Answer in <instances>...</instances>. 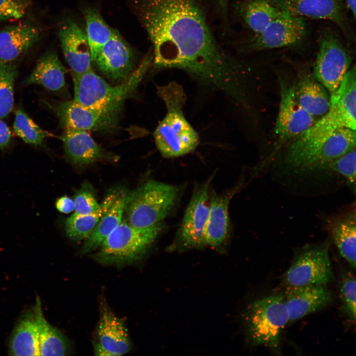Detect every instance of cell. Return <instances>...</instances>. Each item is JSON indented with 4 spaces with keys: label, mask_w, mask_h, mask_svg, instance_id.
Returning <instances> with one entry per match:
<instances>
[{
    "label": "cell",
    "mask_w": 356,
    "mask_h": 356,
    "mask_svg": "<svg viewBox=\"0 0 356 356\" xmlns=\"http://www.w3.org/2000/svg\"><path fill=\"white\" fill-rule=\"evenodd\" d=\"M153 47V63L185 71L217 89L235 75L238 61L218 43L204 0H128Z\"/></svg>",
    "instance_id": "6da1fadb"
},
{
    "label": "cell",
    "mask_w": 356,
    "mask_h": 356,
    "mask_svg": "<svg viewBox=\"0 0 356 356\" xmlns=\"http://www.w3.org/2000/svg\"><path fill=\"white\" fill-rule=\"evenodd\" d=\"M356 76L354 65L330 98L328 112L290 144L284 158L287 168L297 172L310 170L324 144L337 130L342 128L356 130Z\"/></svg>",
    "instance_id": "7a4b0ae2"
},
{
    "label": "cell",
    "mask_w": 356,
    "mask_h": 356,
    "mask_svg": "<svg viewBox=\"0 0 356 356\" xmlns=\"http://www.w3.org/2000/svg\"><path fill=\"white\" fill-rule=\"evenodd\" d=\"M157 93L167 108L165 117L154 133L158 150L166 158L180 157L192 152L198 146L199 138L183 114L186 98L182 87L172 82L157 87Z\"/></svg>",
    "instance_id": "3957f363"
},
{
    "label": "cell",
    "mask_w": 356,
    "mask_h": 356,
    "mask_svg": "<svg viewBox=\"0 0 356 356\" xmlns=\"http://www.w3.org/2000/svg\"><path fill=\"white\" fill-rule=\"evenodd\" d=\"M153 60V54L150 52L125 81L114 87L92 69L81 75H72L73 100L84 106L119 116L125 101L134 93Z\"/></svg>",
    "instance_id": "277c9868"
},
{
    "label": "cell",
    "mask_w": 356,
    "mask_h": 356,
    "mask_svg": "<svg viewBox=\"0 0 356 356\" xmlns=\"http://www.w3.org/2000/svg\"><path fill=\"white\" fill-rule=\"evenodd\" d=\"M163 229L161 222L137 228L125 220L104 240L92 257L103 265L118 266L132 264L140 259Z\"/></svg>",
    "instance_id": "5b68a950"
},
{
    "label": "cell",
    "mask_w": 356,
    "mask_h": 356,
    "mask_svg": "<svg viewBox=\"0 0 356 356\" xmlns=\"http://www.w3.org/2000/svg\"><path fill=\"white\" fill-rule=\"evenodd\" d=\"M178 195L179 190L174 185L155 180L147 181L128 194L125 220L137 228L160 222L173 210Z\"/></svg>",
    "instance_id": "8992f818"
},
{
    "label": "cell",
    "mask_w": 356,
    "mask_h": 356,
    "mask_svg": "<svg viewBox=\"0 0 356 356\" xmlns=\"http://www.w3.org/2000/svg\"><path fill=\"white\" fill-rule=\"evenodd\" d=\"M244 321L253 345L277 351L281 333L289 321L283 295L273 294L254 302L245 311Z\"/></svg>",
    "instance_id": "52a82bcc"
},
{
    "label": "cell",
    "mask_w": 356,
    "mask_h": 356,
    "mask_svg": "<svg viewBox=\"0 0 356 356\" xmlns=\"http://www.w3.org/2000/svg\"><path fill=\"white\" fill-rule=\"evenodd\" d=\"M351 61L349 52L335 33L327 30L321 33L312 75L327 89L330 98L337 93Z\"/></svg>",
    "instance_id": "ba28073f"
},
{
    "label": "cell",
    "mask_w": 356,
    "mask_h": 356,
    "mask_svg": "<svg viewBox=\"0 0 356 356\" xmlns=\"http://www.w3.org/2000/svg\"><path fill=\"white\" fill-rule=\"evenodd\" d=\"M334 278L328 245H309L295 254L284 281L287 286L326 285Z\"/></svg>",
    "instance_id": "9c48e42d"
},
{
    "label": "cell",
    "mask_w": 356,
    "mask_h": 356,
    "mask_svg": "<svg viewBox=\"0 0 356 356\" xmlns=\"http://www.w3.org/2000/svg\"><path fill=\"white\" fill-rule=\"evenodd\" d=\"M213 175L194 191L178 230L173 246L179 249L206 246L204 229L210 205V187Z\"/></svg>",
    "instance_id": "30bf717a"
},
{
    "label": "cell",
    "mask_w": 356,
    "mask_h": 356,
    "mask_svg": "<svg viewBox=\"0 0 356 356\" xmlns=\"http://www.w3.org/2000/svg\"><path fill=\"white\" fill-rule=\"evenodd\" d=\"M307 33L304 17L280 9L274 20L249 40L246 48L260 51L296 45L304 41Z\"/></svg>",
    "instance_id": "8fae6325"
},
{
    "label": "cell",
    "mask_w": 356,
    "mask_h": 356,
    "mask_svg": "<svg viewBox=\"0 0 356 356\" xmlns=\"http://www.w3.org/2000/svg\"><path fill=\"white\" fill-rule=\"evenodd\" d=\"M280 101L274 134L276 148L296 138L311 127L314 117L298 103L294 93V84L289 83L281 77L278 78Z\"/></svg>",
    "instance_id": "7c38bea8"
},
{
    "label": "cell",
    "mask_w": 356,
    "mask_h": 356,
    "mask_svg": "<svg viewBox=\"0 0 356 356\" xmlns=\"http://www.w3.org/2000/svg\"><path fill=\"white\" fill-rule=\"evenodd\" d=\"M64 129L105 131L117 126L119 116L81 105L75 101L46 102Z\"/></svg>",
    "instance_id": "4fadbf2b"
},
{
    "label": "cell",
    "mask_w": 356,
    "mask_h": 356,
    "mask_svg": "<svg viewBox=\"0 0 356 356\" xmlns=\"http://www.w3.org/2000/svg\"><path fill=\"white\" fill-rule=\"evenodd\" d=\"M92 62L108 80L122 83L133 72L134 54L129 45L116 31Z\"/></svg>",
    "instance_id": "5bb4252c"
},
{
    "label": "cell",
    "mask_w": 356,
    "mask_h": 356,
    "mask_svg": "<svg viewBox=\"0 0 356 356\" xmlns=\"http://www.w3.org/2000/svg\"><path fill=\"white\" fill-rule=\"evenodd\" d=\"M280 9L312 19H326L350 37L351 29L343 0H271Z\"/></svg>",
    "instance_id": "9a60e30c"
},
{
    "label": "cell",
    "mask_w": 356,
    "mask_h": 356,
    "mask_svg": "<svg viewBox=\"0 0 356 356\" xmlns=\"http://www.w3.org/2000/svg\"><path fill=\"white\" fill-rule=\"evenodd\" d=\"M98 342L94 345L96 356H121L128 353L131 344L123 321L106 307L101 310L97 329Z\"/></svg>",
    "instance_id": "2e32d148"
},
{
    "label": "cell",
    "mask_w": 356,
    "mask_h": 356,
    "mask_svg": "<svg viewBox=\"0 0 356 356\" xmlns=\"http://www.w3.org/2000/svg\"><path fill=\"white\" fill-rule=\"evenodd\" d=\"M283 296L291 321L325 307L333 300L331 291L322 285L287 286Z\"/></svg>",
    "instance_id": "e0dca14e"
},
{
    "label": "cell",
    "mask_w": 356,
    "mask_h": 356,
    "mask_svg": "<svg viewBox=\"0 0 356 356\" xmlns=\"http://www.w3.org/2000/svg\"><path fill=\"white\" fill-rule=\"evenodd\" d=\"M58 37L65 58L72 69V75L92 70L90 51L87 38L74 21L68 20L60 28Z\"/></svg>",
    "instance_id": "ac0fdd59"
},
{
    "label": "cell",
    "mask_w": 356,
    "mask_h": 356,
    "mask_svg": "<svg viewBox=\"0 0 356 356\" xmlns=\"http://www.w3.org/2000/svg\"><path fill=\"white\" fill-rule=\"evenodd\" d=\"M234 190L225 194L213 193L210 197L208 216L204 229L205 245L221 250L224 247L230 234L228 208Z\"/></svg>",
    "instance_id": "d6986e66"
},
{
    "label": "cell",
    "mask_w": 356,
    "mask_h": 356,
    "mask_svg": "<svg viewBox=\"0 0 356 356\" xmlns=\"http://www.w3.org/2000/svg\"><path fill=\"white\" fill-rule=\"evenodd\" d=\"M67 158L73 163L89 165L102 159L105 151L87 131L65 129L60 136Z\"/></svg>",
    "instance_id": "ffe728a7"
},
{
    "label": "cell",
    "mask_w": 356,
    "mask_h": 356,
    "mask_svg": "<svg viewBox=\"0 0 356 356\" xmlns=\"http://www.w3.org/2000/svg\"><path fill=\"white\" fill-rule=\"evenodd\" d=\"M40 32L29 24L8 26L0 32V62H13L39 40Z\"/></svg>",
    "instance_id": "44dd1931"
},
{
    "label": "cell",
    "mask_w": 356,
    "mask_h": 356,
    "mask_svg": "<svg viewBox=\"0 0 356 356\" xmlns=\"http://www.w3.org/2000/svg\"><path fill=\"white\" fill-rule=\"evenodd\" d=\"M65 73L66 69L56 52L49 50L40 56L34 69L23 83L39 85L50 91L57 92L65 88Z\"/></svg>",
    "instance_id": "7402d4cb"
},
{
    "label": "cell",
    "mask_w": 356,
    "mask_h": 356,
    "mask_svg": "<svg viewBox=\"0 0 356 356\" xmlns=\"http://www.w3.org/2000/svg\"><path fill=\"white\" fill-rule=\"evenodd\" d=\"M294 93L300 105L314 118L321 117L330 107L329 92L313 76L307 74L301 77L294 84Z\"/></svg>",
    "instance_id": "603a6c76"
},
{
    "label": "cell",
    "mask_w": 356,
    "mask_h": 356,
    "mask_svg": "<svg viewBox=\"0 0 356 356\" xmlns=\"http://www.w3.org/2000/svg\"><path fill=\"white\" fill-rule=\"evenodd\" d=\"M356 209L333 218L329 225V233L340 254L350 266L356 268Z\"/></svg>",
    "instance_id": "cb8c5ba5"
},
{
    "label": "cell",
    "mask_w": 356,
    "mask_h": 356,
    "mask_svg": "<svg viewBox=\"0 0 356 356\" xmlns=\"http://www.w3.org/2000/svg\"><path fill=\"white\" fill-rule=\"evenodd\" d=\"M128 194L119 192L114 201L105 211L91 234L85 239L81 253L92 252L100 247L104 240L122 221Z\"/></svg>",
    "instance_id": "d4e9b609"
},
{
    "label": "cell",
    "mask_w": 356,
    "mask_h": 356,
    "mask_svg": "<svg viewBox=\"0 0 356 356\" xmlns=\"http://www.w3.org/2000/svg\"><path fill=\"white\" fill-rule=\"evenodd\" d=\"M37 324L39 356H64L68 354L70 346L66 338L44 317L40 298L37 296L33 308Z\"/></svg>",
    "instance_id": "484cf974"
},
{
    "label": "cell",
    "mask_w": 356,
    "mask_h": 356,
    "mask_svg": "<svg viewBox=\"0 0 356 356\" xmlns=\"http://www.w3.org/2000/svg\"><path fill=\"white\" fill-rule=\"evenodd\" d=\"M9 352L12 356H39L38 332L33 310L24 315L13 329Z\"/></svg>",
    "instance_id": "4316f807"
},
{
    "label": "cell",
    "mask_w": 356,
    "mask_h": 356,
    "mask_svg": "<svg viewBox=\"0 0 356 356\" xmlns=\"http://www.w3.org/2000/svg\"><path fill=\"white\" fill-rule=\"evenodd\" d=\"M356 130L342 128L337 130L326 141L311 169L324 168L336 159L356 148Z\"/></svg>",
    "instance_id": "83f0119b"
},
{
    "label": "cell",
    "mask_w": 356,
    "mask_h": 356,
    "mask_svg": "<svg viewBox=\"0 0 356 356\" xmlns=\"http://www.w3.org/2000/svg\"><path fill=\"white\" fill-rule=\"evenodd\" d=\"M118 192L109 195L96 211L89 214L74 213L65 222V231L68 238L76 241L87 239L93 232L105 211L109 207Z\"/></svg>",
    "instance_id": "f1b7e54d"
},
{
    "label": "cell",
    "mask_w": 356,
    "mask_h": 356,
    "mask_svg": "<svg viewBox=\"0 0 356 356\" xmlns=\"http://www.w3.org/2000/svg\"><path fill=\"white\" fill-rule=\"evenodd\" d=\"M280 10L271 0H250L244 6L242 15L246 25L257 35L274 20Z\"/></svg>",
    "instance_id": "f546056e"
},
{
    "label": "cell",
    "mask_w": 356,
    "mask_h": 356,
    "mask_svg": "<svg viewBox=\"0 0 356 356\" xmlns=\"http://www.w3.org/2000/svg\"><path fill=\"white\" fill-rule=\"evenodd\" d=\"M85 20L86 35L92 62L101 48L114 36L116 31L111 28L94 9L86 10Z\"/></svg>",
    "instance_id": "4dcf8cb0"
},
{
    "label": "cell",
    "mask_w": 356,
    "mask_h": 356,
    "mask_svg": "<svg viewBox=\"0 0 356 356\" xmlns=\"http://www.w3.org/2000/svg\"><path fill=\"white\" fill-rule=\"evenodd\" d=\"M17 67L13 62H0V119L11 112L14 104V86Z\"/></svg>",
    "instance_id": "1f68e13d"
},
{
    "label": "cell",
    "mask_w": 356,
    "mask_h": 356,
    "mask_svg": "<svg viewBox=\"0 0 356 356\" xmlns=\"http://www.w3.org/2000/svg\"><path fill=\"white\" fill-rule=\"evenodd\" d=\"M13 129L23 141L35 146L42 145L46 138L53 135L41 128L20 108L15 112Z\"/></svg>",
    "instance_id": "d6a6232c"
},
{
    "label": "cell",
    "mask_w": 356,
    "mask_h": 356,
    "mask_svg": "<svg viewBox=\"0 0 356 356\" xmlns=\"http://www.w3.org/2000/svg\"><path fill=\"white\" fill-rule=\"evenodd\" d=\"M356 148H354L325 167L343 176L354 193L356 191Z\"/></svg>",
    "instance_id": "836d02e7"
},
{
    "label": "cell",
    "mask_w": 356,
    "mask_h": 356,
    "mask_svg": "<svg viewBox=\"0 0 356 356\" xmlns=\"http://www.w3.org/2000/svg\"><path fill=\"white\" fill-rule=\"evenodd\" d=\"M342 310L352 320H356V278L351 273L342 278L340 287Z\"/></svg>",
    "instance_id": "e575fe53"
},
{
    "label": "cell",
    "mask_w": 356,
    "mask_h": 356,
    "mask_svg": "<svg viewBox=\"0 0 356 356\" xmlns=\"http://www.w3.org/2000/svg\"><path fill=\"white\" fill-rule=\"evenodd\" d=\"M75 213L78 214H89L92 213L100 207L91 189L88 184L83 185L77 191L74 200Z\"/></svg>",
    "instance_id": "d590c367"
},
{
    "label": "cell",
    "mask_w": 356,
    "mask_h": 356,
    "mask_svg": "<svg viewBox=\"0 0 356 356\" xmlns=\"http://www.w3.org/2000/svg\"><path fill=\"white\" fill-rule=\"evenodd\" d=\"M25 13L24 5L13 0H0V21L18 19Z\"/></svg>",
    "instance_id": "8d00e7d4"
},
{
    "label": "cell",
    "mask_w": 356,
    "mask_h": 356,
    "mask_svg": "<svg viewBox=\"0 0 356 356\" xmlns=\"http://www.w3.org/2000/svg\"><path fill=\"white\" fill-rule=\"evenodd\" d=\"M55 207L58 211L64 214H69L75 210L74 200L66 195L56 200Z\"/></svg>",
    "instance_id": "74e56055"
},
{
    "label": "cell",
    "mask_w": 356,
    "mask_h": 356,
    "mask_svg": "<svg viewBox=\"0 0 356 356\" xmlns=\"http://www.w3.org/2000/svg\"><path fill=\"white\" fill-rule=\"evenodd\" d=\"M11 136L12 134L9 128L0 119V149L3 150L8 147L11 142Z\"/></svg>",
    "instance_id": "f35d334b"
},
{
    "label": "cell",
    "mask_w": 356,
    "mask_h": 356,
    "mask_svg": "<svg viewBox=\"0 0 356 356\" xmlns=\"http://www.w3.org/2000/svg\"><path fill=\"white\" fill-rule=\"evenodd\" d=\"M345 5L352 12L354 18L356 17V0H344Z\"/></svg>",
    "instance_id": "ab89813d"
},
{
    "label": "cell",
    "mask_w": 356,
    "mask_h": 356,
    "mask_svg": "<svg viewBox=\"0 0 356 356\" xmlns=\"http://www.w3.org/2000/svg\"><path fill=\"white\" fill-rule=\"evenodd\" d=\"M218 0V1L220 3V4H221L222 5L224 6L225 4H226V2L228 0Z\"/></svg>",
    "instance_id": "60d3db41"
},
{
    "label": "cell",
    "mask_w": 356,
    "mask_h": 356,
    "mask_svg": "<svg viewBox=\"0 0 356 356\" xmlns=\"http://www.w3.org/2000/svg\"><path fill=\"white\" fill-rule=\"evenodd\" d=\"M13 0L20 2V1H22V0Z\"/></svg>",
    "instance_id": "b9f144b4"
}]
</instances>
